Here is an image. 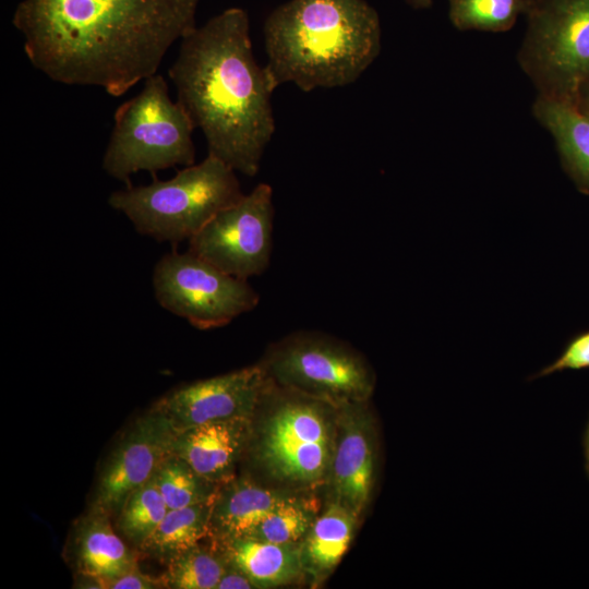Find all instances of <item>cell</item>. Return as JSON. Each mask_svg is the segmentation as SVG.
Returning a JSON list of instances; mask_svg holds the SVG:
<instances>
[{
	"instance_id": "cell-14",
	"label": "cell",
	"mask_w": 589,
	"mask_h": 589,
	"mask_svg": "<svg viewBox=\"0 0 589 589\" xmlns=\"http://www.w3.org/2000/svg\"><path fill=\"white\" fill-rule=\"evenodd\" d=\"M252 419L209 422L176 432L172 453L201 476L224 484L233 479L236 465L250 445Z\"/></svg>"
},
{
	"instance_id": "cell-8",
	"label": "cell",
	"mask_w": 589,
	"mask_h": 589,
	"mask_svg": "<svg viewBox=\"0 0 589 589\" xmlns=\"http://www.w3.org/2000/svg\"><path fill=\"white\" fill-rule=\"evenodd\" d=\"M519 55L540 95L576 103L589 86V0H531Z\"/></svg>"
},
{
	"instance_id": "cell-31",
	"label": "cell",
	"mask_w": 589,
	"mask_h": 589,
	"mask_svg": "<svg viewBox=\"0 0 589 589\" xmlns=\"http://www.w3.org/2000/svg\"><path fill=\"white\" fill-rule=\"evenodd\" d=\"M408 2L418 9L429 8L432 4V0H408Z\"/></svg>"
},
{
	"instance_id": "cell-15",
	"label": "cell",
	"mask_w": 589,
	"mask_h": 589,
	"mask_svg": "<svg viewBox=\"0 0 589 589\" xmlns=\"http://www.w3.org/2000/svg\"><path fill=\"white\" fill-rule=\"evenodd\" d=\"M108 514L92 508L74 525L70 557L77 575L95 578L101 589L137 568V556L115 530Z\"/></svg>"
},
{
	"instance_id": "cell-3",
	"label": "cell",
	"mask_w": 589,
	"mask_h": 589,
	"mask_svg": "<svg viewBox=\"0 0 589 589\" xmlns=\"http://www.w3.org/2000/svg\"><path fill=\"white\" fill-rule=\"evenodd\" d=\"M275 85L303 92L353 83L381 50V23L365 0H290L264 25Z\"/></svg>"
},
{
	"instance_id": "cell-24",
	"label": "cell",
	"mask_w": 589,
	"mask_h": 589,
	"mask_svg": "<svg viewBox=\"0 0 589 589\" xmlns=\"http://www.w3.org/2000/svg\"><path fill=\"white\" fill-rule=\"evenodd\" d=\"M531 0H449V17L460 31H508Z\"/></svg>"
},
{
	"instance_id": "cell-21",
	"label": "cell",
	"mask_w": 589,
	"mask_h": 589,
	"mask_svg": "<svg viewBox=\"0 0 589 589\" xmlns=\"http://www.w3.org/2000/svg\"><path fill=\"white\" fill-rule=\"evenodd\" d=\"M160 576L165 588L216 589L228 568L218 545L211 539L209 545L200 542L166 563Z\"/></svg>"
},
{
	"instance_id": "cell-30",
	"label": "cell",
	"mask_w": 589,
	"mask_h": 589,
	"mask_svg": "<svg viewBox=\"0 0 589 589\" xmlns=\"http://www.w3.org/2000/svg\"><path fill=\"white\" fill-rule=\"evenodd\" d=\"M577 105H579L582 109L589 112V86H587L580 96L578 97Z\"/></svg>"
},
{
	"instance_id": "cell-6",
	"label": "cell",
	"mask_w": 589,
	"mask_h": 589,
	"mask_svg": "<svg viewBox=\"0 0 589 589\" xmlns=\"http://www.w3.org/2000/svg\"><path fill=\"white\" fill-rule=\"evenodd\" d=\"M143 82L141 92L115 111L103 157L106 173L125 185H131V176L139 171L155 176L170 167L195 164L191 117L170 98L163 75L156 73Z\"/></svg>"
},
{
	"instance_id": "cell-1",
	"label": "cell",
	"mask_w": 589,
	"mask_h": 589,
	"mask_svg": "<svg viewBox=\"0 0 589 589\" xmlns=\"http://www.w3.org/2000/svg\"><path fill=\"white\" fill-rule=\"evenodd\" d=\"M200 0H23L12 23L32 65L53 82L119 97L157 73L193 31Z\"/></svg>"
},
{
	"instance_id": "cell-22",
	"label": "cell",
	"mask_w": 589,
	"mask_h": 589,
	"mask_svg": "<svg viewBox=\"0 0 589 589\" xmlns=\"http://www.w3.org/2000/svg\"><path fill=\"white\" fill-rule=\"evenodd\" d=\"M154 479L168 509L213 502L221 485L201 476L173 453L161 461Z\"/></svg>"
},
{
	"instance_id": "cell-16",
	"label": "cell",
	"mask_w": 589,
	"mask_h": 589,
	"mask_svg": "<svg viewBox=\"0 0 589 589\" xmlns=\"http://www.w3.org/2000/svg\"><path fill=\"white\" fill-rule=\"evenodd\" d=\"M297 496L247 478H233L220 485L214 501L209 539L224 542L245 537L273 510Z\"/></svg>"
},
{
	"instance_id": "cell-2",
	"label": "cell",
	"mask_w": 589,
	"mask_h": 589,
	"mask_svg": "<svg viewBox=\"0 0 589 589\" xmlns=\"http://www.w3.org/2000/svg\"><path fill=\"white\" fill-rule=\"evenodd\" d=\"M168 75L208 154L255 176L275 131L277 86L255 61L247 12L229 8L187 34Z\"/></svg>"
},
{
	"instance_id": "cell-26",
	"label": "cell",
	"mask_w": 589,
	"mask_h": 589,
	"mask_svg": "<svg viewBox=\"0 0 589 589\" xmlns=\"http://www.w3.org/2000/svg\"><path fill=\"white\" fill-rule=\"evenodd\" d=\"M582 369H589V329L573 337L554 362L529 378L534 380L564 370Z\"/></svg>"
},
{
	"instance_id": "cell-20",
	"label": "cell",
	"mask_w": 589,
	"mask_h": 589,
	"mask_svg": "<svg viewBox=\"0 0 589 589\" xmlns=\"http://www.w3.org/2000/svg\"><path fill=\"white\" fill-rule=\"evenodd\" d=\"M214 501L168 509L140 551L166 564L203 539L209 538Z\"/></svg>"
},
{
	"instance_id": "cell-23",
	"label": "cell",
	"mask_w": 589,
	"mask_h": 589,
	"mask_svg": "<svg viewBox=\"0 0 589 589\" xmlns=\"http://www.w3.org/2000/svg\"><path fill=\"white\" fill-rule=\"evenodd\" d=\"M168 506L154 477L136 489L117 513V529L139 550L157 529Z\"/></svg>"
},
{
	"instance_id": "cell-18",
	"label": "cell",
	"mask_w": 589,
	"mask_h": 589,
	"mask_svg": "<svg viewBox=\"0 0 589 589\" xmlns=\"http://www.w3.org/2000/svg\"><path fill=\"white\" fill-rule=\"evenodd\" d=\"M359 517L330 501L300 542L303 572L314 585L323 582L337 567L353 539Z\"/></svg>"
},
{
	"instance_id": "cell-29",
	"label": "cell",
	"mask_w": 589,
	"mask_h": 589,
	"mask_svg": "<svg viewBox=\"0 0 589 589\" xmlns=\"http://www.w3.org/2000/svg\"><path fill=\"white\" fill-rule=\"evenodd\" d=\"M584 449H585V468H586V472H587V474L589 477V422L587 424V429H586V432H585Z\"/></svg>"
},
{
	"instance_id": "cell-12",
	"label": "cell",
	"mask_w": 589,
	"mask_h": 589,
	"mask_svg": "<svg viewBox=\"0 0 589 589\" xmlns=\"http://www.w3.org/2000/svg\"><path fill=\"white\" fill-rule=\"evenodd\" d=\"M175 434L168 420L153 409L139 418L105 461L91 507L117 515L130 494L148 482L172 453Z\"/></svg>"
},
{
	"instance_id": "cell-17",
	"label": "cell",
	"mask_w": 589,
	"mask_h": 589,
	"mask_svg": "<svg viewBox=\"0 0 589 589\" xmlns=\"http://www.w3.org/2000/svg\"><path fill=\"white\" fill-rule=\"evenodd\" d=\"M214 542L227 563L247 575L256 588L289 585L305 575L300 543H273L251 537Z\"/></svg>"
},
{
	"instance_id": "cell-11",
	"label": "cell",
	"mask_w": 589,
	"mask_h": 589,
	"mask_svg": "<svg viewBox=\"0 0 589 589\" xmlns=\"http://www.w3.org/2000/svg\"><path fill=\"white\" fill-rule=\"evenodd\" d=\"M269 378L259 363L179 386L152 407L176 432L209 422L253 418Z\"/></svg>"
},
{
	"instance_id": "cell-13",
	"label": "cell",
	"mask_w": 589,
	"mask_h": 589,
	"mask_svg": "<svg viewBox=\"0 0 589 589\" xmlns=\"http://www.w3.org/2000/svg\"><path fill=\"white\" fill-rule=\"evenodd\" d=\"M336 433L328 483L333 501L359 518L369 507L377 480L378 438L366 402L336 409Z\"/></svg>"
},
{
	"instance_id": "cell-10",
	"label": "cell",
	"mask_w": 589,
	"mask_h": 589,
	"mask_svg": "<svg viewBox=\"0 0 589 589\" xmlns=\"http://www.w3.org/2000/svg\"><path fill=\"white\" fill-rule=\"evenodd\" d=\"M273 220V189L260 183L214 216L189 240V250L221 271L248 280L268 268Z\"/></svg>"
},
{
	"instance_id": "cell-9",
	"label": "cell",
	"mask_w": 589,
	"mask_h": 589,
	"mask_svg": "<svg viewBox=\"0 0 589 589\" xmlns=\"http://www.w3.org/2000/svg\"><path fill=\"white\" fill-rule=\"evenodd\" d=\"M153 288L164 309L199 329L225 326L260 302V294L248 280L221 271L190 250H173L156 263Z\"/></svg>"
},
{
	"instance_id": "cell-7",
	"label": "cell",
	"mask_w": 589,
	"mask_h": 589,
	"mask_svg": "<svg viewBox=\"0 0 589 589\" xmlns=\"http://www.w3.org/2000/svg\"><path fill=\"white\" fill-rule=\"evenodd\" d=\"M281 387L334 408L370 400L375 375L346 342L316 332H298L272 346L260 363Z\"/></svg>"
},
{
	"instance_id": "cell-28",
	"label": "cell",
	"mask_w": 589,
	"mask_h": 589,
	"mask_svg": "<svg viewBox=\"0 0 589 589\" xmlns=\"http://www.w3.org/2000/svg\"><path fill=\"white\" fill-rule=\"evenodd\" d=\"M229 565V564H228ZM256 588L253 581L239 569L228 566L225 574L218 581L216 589H253Z\"/></svg>"
},
{
	"instance_id": "cell-19",
	"label": "cell",
	"mask_w": 589,
	"mask_h": 589,
	"mask_svg": "<svg viewBox=\"0 0 589 589\" xmlns=\"http://www.w3.org/2000/svg\"><path fill=\"white\" fill-rule=\"evenodd\" d=\"M533 112L554 136L568 173L589 192V112L574 101L542 95Z\"/></svg>"
},
{
	"instance_id": "cell-27",
	"label": "cell",
	"mask_w": 589,
	"mask_h": 589,
	"mask_svg": "<svg viewBox=\"0 0 589 589\" xmlns=\"http://www.w3.org/2000/svg\"><path fill=\"white\" fill-rule=\"evenodd\" d=\"M165 588L161 577L144 574L140 568L130 570L109 581L105 589H160Z\"/></svg>"
},
{
	"instance_id": "cell-25",
	"label": "cell",
	"mask_w": 589,
	"mask_h": 589,
	"mask_svg": "<svg viewBox=\"0 0 589 589\" xmlns=\"http://www.w3.org/2000/svg\"><path fill=\"white\" fill-rule=\"evenodd\" d=\"M316 517V503L297 496L273 510L245 537L273 543H300Z\"/></svg>"
},
{
	"instance_id": "cell-5",
	"label": "cell",
	"mask_w": 589,
	"mask_h": 589,
	"mask_svg": "<svg viewBox=\"0 0 589 589\" xmlns=\"http://www.w3.org/2000/svg\"><path fill=\"white\" fill-rule=\"evenodd\" d=\"M253 454L265 473L287 486L310 489L328 481L336 408L269 380Z\"/></svg>"
},
{
	"instance_id": "cell-4",
	"label": "cell",
	"mask_w": 589,
	"mask_h": 589,
	"mask_svg": "<svg viewBox=\"0 0 589 589\" xmlns=\"http://www.w3.org/2000/svg\"><path fill=\"white\" fill-rule=\"evenodd\" d=\"M243 195L236 171L207 154L168 180L117 190L108 203L124 214L139 233L177 245L189 241Z\"/></svg>"
}]
</instances>
